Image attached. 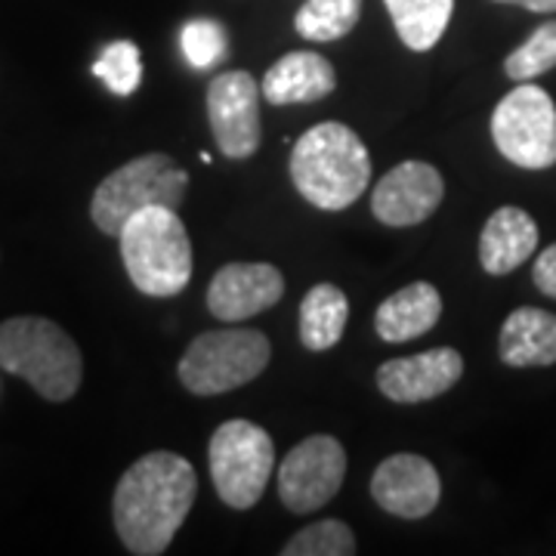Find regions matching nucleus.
<instances>
[{
  "mask_svg": "<svg viewBox=\"0 0 556 556\" xmlns=\"http://www.w3.org/2000/svg\"><path fill=\"white\" fill-rule=\"evenodd\" d=\"M93 75L115 93V97H130L137 93L142 80V60L134 40H115L102 50V56L93 62Z\"/></svg>",
  "mask_w": 556,
  "mask_h": 556,
  "instance_id": "obj_24",
  "label": "nucleus"
},
{
  "mask_svg": "<svg viewBox=\"0 0 556 556\" xmlns=\"http://www.w3.org/2000/svg\"><path fill=\"white\" fill-rule=\"evenodd\" d=\"M179 47L189 65L195 68H214L226 56V31L219 22L192 20L179 31Z\"/></svg>",
  "mask_w": 556,
  "mask_h": 556,
  "instance_id": "obj_25",
  "label": "nucleus"
},
{
  "mask_svg": "<svg viewBox=\"0 0 556 556\" xmlns=\"http://www.w3.org/2000/svg\"><path fill=\"white\" fill-rule=\"evenodd\" d=\"M538 248V223L522 207L504 204L485 219L479 236V263L489 276L519 269Z\"/></svg>",
  "mask_w": 556,
  "mask_h": 556,
  "instance_id": "obj_16",
  "label": "nucleus"
},
{
  "mask_svg": "<svg viewBox=\"0 0 556 556\" xmlns=\"http://www.w3.org/2000/svg\"><path fill=\"white\" fill-rule=\"evenodd\" d=\"M497 152L522 170H547L556 164V105L547 90L522 80L492 112Z\"/></svg>",
  "mask_w": 556,
  "mask_h": 556,
  "instance_id": "obj_8",
  "label": "nucleus"
},
{
  "mask_svg": "<svg viewBox=\"0 0 556 556\" xmlns=\"http://www.w3.org/2000/svg\"><path fill=\"white\" fill-rule=\"evenodd\" d=\"M551 68H556V20L538 25L529 40L519 43L517 50L504 60V75L517 84L535 80L538 75H547Z\"/></svg>",
  "mask_w": 556,
  "mask_h": 556,
  "instance_id": "obj_22",
  "label": "nucleus"
},
{
  "mask_svg": "<svg viewBox=\"0 0 556 556\" xmlns=\"http://www.w3.org/2000/svg\"><path fill=\"white\" fill-rule=\"evenodd\" d=\"M285 294V276L273 263H229L207 288V309L219 321H244L273 309Z\"/></svg>",
  "mask_w": 556,
  "mask_h": 556,
  "instance_id": "obj_13",
  "label": "nucleus"
},
{
  "mask_svg": "<svg viewBox=\"0 0 556 556\" xmlns=\"http://www.w3.org/2000/svg\"><path fill=\"white\" fill-rule=\"evenodd\" d=\"M346 477V452L334 437H306L278 467V497L291 514H316L338 495Z\"/></svg>",
  "mask_w": 556,
  "mask_h": 556,
  "instance_id": "obj_9",
  "label": "nucleus"
},
{
  "mask_svg": "<svg viewBox=\"0 0 556 556\" xmlns=\"http://www.w3.org/2000/svg\"><path fill=\"white\" fill-rule=\"evenodd\" d=\"M338 87V72L321 53L313 50H298L281 56L269 72L263 75L260 93L269 105H294V102H316L334 93Z\"/></svg>",
  "mask_w": 556,
  "mask_h": 556,
  "instance_id": "obj_15",
  "label": "nucleus"
},
{
  "mask_svg": "<svg viewBox=\"0 0 556 556\" xmlns=\"http://www.w3.org/2000/svg\"><path fill=\"white\" fill-rule=\"evenodd\" d=\"M497 356L510 368L556 365V316L538 306L514 309L497 338Z\"/></svg>",
  "mask_w": 556,
  "mask_h": 556,
  "instance_id": "obj_17",
  "label": "nucleus"
},
{
  "mask_svg": "<svg viewBox=\"0 0 556 556\" xmlns=\"http://www.w3.org/2000/svg\"><path fill=\"white\" fill-rule=\"evenodd\" d=\"M0 368L28 380L47 402H68L84 380L78 343L43 316L0 321Z\"/></svg>",
  "mask_w": 556,
  "mask_h": 556,
  "instance_id": "obj_4",
  "label": "nucleus"
},
{
  "mask_svg": "<svg viewBox=\"0 0 556 556\" xmlns=\"http://www.w3.org/2000/svg\"><path fill=\"white\" fill-rule=\"evenodd\" d=\"M199 495L192 464L174 452H149L134 460L115 485L112 519L121 544L137 556L164 554Z\"/></svg>",
  "mask_w": 556,
  "mask_h": 556,
  "instance_id": "obj_1",
  "label": "nucleus"
},
{
  "mask_svg": "<svg viewBox=\"0 0 556 556\" xmlns=\"http://www.w3.org/2000/svg\"><path fill=\"white\" fill-rule=\"evenodd\" d=\"M445 179L427 161H402L371 192V211L383 226H417L437 214Z\"/></svg>",
  "mask_w": 556,
  "mask_h": 556,
  "instance_id": "obj_11",
  "label": "nucleus"
},
{
  "mask_svg": "<svg viewBox=\"0 0 556 556\" xmlns=\"http://www.w3.org/2000/svg\"><path fill=\"white\" fill-rule=\"evenodd\" d=\"M532 281H535V288L544 298L556 300V241L538 254L535 269H532Z\"/></svg>",
  "mask_w": 556,
  "mask_h": 556,
  "instance_id": "obj_26",
  "label": "nucleus"
},
{
  "mask_svg": "<svg viewBox=\"0 0 556 556\" xmlns=\"http://www.w3.org/2000/svg\"><path fill=\"white\" fill-rule=\"evenodd\" d=\"M121 260L139 294L177 298L192 278V241L177 207L152 204L124 223Z\"/></svg>",
  "mask_w": 556,
  "mask_h": 556,
  "instance_id": "obj_3",
  "label": "nucleus"
},
{
  "mask_svg": "<svg viewBox=\"0 0 556 556\" xmlns=\"http://www.w3.org/2000/svg\"><path fill=\"white\" fill-rule=\"evenodd\" d=\"M260 84L251 72H223L207 87V121L219 155L232 161L251 159L260 149Z\"/></svg>",
  "mask_w": 556,
  "mask_h": 556,
  "instance_id": "obj_10",
  "label": "nucleus"
},
{
  "mask_svg": "<svg viewBox=\"0 0 556 556\" xmlns=\"http://www.w3.org/2000/svg\"><path fill=\"white\" fill-rule=\"evenodd\" d=\"M207 464L219 501L232 510H251L276 470V442L254 420H226L211 437Z\"/></svg>",
  "mask_w": 556,
  "mask_h": 556,
  "instance_id": "obj_7",
  "label": "nucleus"
},
{
  "mask_svg": "<svg viewBox=\"0 0 556 556\" xmlns=\"http://www.w3.org/2000/svg\"><path fill=\"white\" fill-rule=\"evenodd\" d=\"M442 318V294L430 281H415L383 300L375 313V331L387 343L424 338Z\"/></svg>",
  "mask_w": 556,
  "mask_h": 556,
  "instance_id": "obj_18",
  "label": "nucleus"
},
{
  "mask_svg": "<svg viewBox=\"0 0 556 556\" xmlns=\"http://www.w3.org/2000/svg\"><path fill=\"white\" fill-rule=\"evenodd\" d=\"M495 3H514L532 13H556V0H495Z\"/></svg>",
  "mask_w": 556,
  "mask_h": 556,
  "instance_id": "obj_27",
  "label": "nucleus"
},
{
  "mask_svg": "<svg viewBox=\"0 0 556 556\" xmlns=\"http://www.w3.org/2000/svg\"><path fill=\"white\" fill-rule=\"evenodd\" d=\"M362 0H306L294 16L300 38L328 43L346 38L358 25Z\"/></svg>",
  "mask_w": 556,
  "mask_h": 556,
  "instance_id": "obj_21",
  "label": "nucleus"
},
{
  "mask_svg": "<svg viewBox=\"0 0 556 556\" xmlns=\"http://www.w3.org/2000/svg\"><path fill=\"white\" fill-rule=\"evenodd\" d=\"M460 375H464V356L452 346H439L417 356L383 362L378 368V390L390 402L417 405L448 393Z\"/></svg>",
  "mask_w": 556,
  "mask_h": 556,
  "instance_id": "obj_14",
  "label": "nucleus"
},
{
  "mask_svg": "<svg viewBox=\"0 0 556 556\" xmlns=\"http://www.w3.org/2000/svg\"><path fill=\"white\" fill-rule=\"evenodd\" d=\"M291 182L318 211L353 207L371 182V155L353 127L321 121L291 149Z\"/></svg>",
  "mask_w": 556,
  "mask_h": 556,
  "instance_id": "obj_2",
  "label": "nucleus"
},
{
  "mask_svg": "<svg viewBox=\"0 0 556 556\" xmlns=\"http://www.w3.org/2000/svg\"><path fill=\"white\" fill-rule=\"evenodd\" d=\"M350 300L338 285L321 281L309 288V294L300 303V340L309 353H328L338 346L346 331Z\"/></svg>",
  "mask_w": 556,
  "mask_h": 556,
  "instance_id": "obj_19",
  "label": "nucleus"
},
{
  "mask_svg": "<svg viewBox=\"0 0 556 556\" xmlns=\"http://www.w3.org/2000/svg\"><path fill=\"white\" fill-rule=\"evenodd\" d=\"M371 497L390 517L424 519L437 510L442 482L427 457L402 452L380 460L371 477Z\"/></svg>",
  "mask_w": 556,
  "mask_h": 556,
  "instance_id": "obj_12",
  "label": "nucleus"
},
{
  "mask_svg": "<svg viewBox=\"0 0 556 556\" xmlns=\"http://www.w3.org/2000/svg\"><path fill=\"white\" fill-rule=\"evenodd\" d=\"M186 189H189V174L170 155L164 152L139 155L121 164L118 170H112L97 186L90 201V217L102 236L118 239L124 223L134 214L152 204L179 207L186 199Z\"/></svg>",
  "mask_w": 556,
  "mask_h": 556,
  "instance_id": "obj_6",
  "label": "nucleus"
},
{
  "mask_svg": "<svg viewBox=\"0 0 556 556\" xmlns=\"http://www.w3.org/2000/svg\"><path fill=\"white\" fill-rule=\"evenodd\" d=\"M269 358V338L257 328H217L186 346L177 375L192 396H223L257 380Z\"/></svg>",
  "mask_w": 556,
  "mask_h": 556,
  "instance_id": "obj_5",
  "label": "nucleus"
},
{
  "mask_svg": "<svg viewBox=\"0 0 556 556\" xmlns=\"http://www.w3.org/2000/svg\"><path fill=\"white\" fill-rule=\"evenodd\" d=\"M356 554V535L340 519H321L306 526L303 532L291 538L281 556H353Z\"/></svg>",
  "mask_w": 556,
  "mask_h": 556,
  "instance_id": "obj_23",
  "label": "nucleus"
},
{
  "mask_svg": "<svg viewBox=\"0 0 556 556\" xmlns=\"http://www.w3.org/2000/svg\"><path fill=\"white\" fill-rule=\"evenodd\" d=\"M396 35L415 53L433 50L455 13V0H383Z\"/></svg>",
  "mask_w": 556,
  "mask_h": 556,
  "instance_id": "obj_20",
  "label": "nucleus"
}]
</instances>
